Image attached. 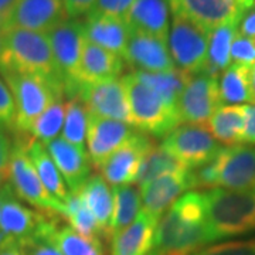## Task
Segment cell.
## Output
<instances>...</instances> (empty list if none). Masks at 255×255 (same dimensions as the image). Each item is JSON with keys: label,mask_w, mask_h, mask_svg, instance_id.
I'll return each instance as SVG.
<instances>
[{"label": "cell", "mask_w": 255, "mask_h": 255, "mask_svg": "<svg viewBox=\"0 0 255 255\" xmlns=\"http://www.w3.org/2000/svg\"><path fill=\"white\" fill-rule=\"evenodd\" d=\"M211 243L206 224L203 191H187L160 219L155 234V255H194Z\"/></svg>", "instance_id": "cell-1"}, {"label": "cell", "mask_w": 255, "mask_h": 255, "mask_svg": "<svg viewBox=\"0 0 255 255\" xmlns=\"http://www.w3.org/2000/svg\"><path fill=\"white\" fill-rule=\"evenodd\" d=\"M203 194L211 243L255 231V187L247 190L210 189Z\"/></svg>", "instance_id": "cell-2"}, {"label": "cell", "mask_w": 255, "mask_h": 255, "mask_svg": "<svg viewBox=\"0 0 255 255\" xmlns=\"http://www.w3.org/2000/svg\"><path fill=\"white\" fill-rule=\"evenodd\" d=\"M3 33L6 41V68L3 73L14 71L34 75L64 88L63 74L57 67L44 33L23 28H9Z\"/></svg>", "instance_id": "cell-3"}, {"label": "cell", "mask_w": 255, "mask_h": 255, "mask_svg": "<svg viewBox=\"0 0 255 255\" xmlns=\"http://www.w3.org/2000/svg\"><path fill=\"white\" fill-rule=\"evenodd\" d=\"M122 82L130 111V125L139 132L147 136L164 137L182 124L177 110L140 81L135 74H127Z\"/></svg>", "instance_id": "cell-4"}, {"label": "cell", "mask_w": 255, "mask_h": 255, "mask_svg": "<svg viewBox=\"0 0 255 255\" xmlns=\"http://www.w3.org/2000/svg\"><path fill=\"white\" fill-rule=\"evenodd\" d=\"M16 105L14 129L28 135L36 119L57 100H63L64 88L44 78L14 71L3 73Z\"/></svg>", "instance_id": "cell-5"}, {"label": "cell", "mask_w": 255, "mask_h": 255, "mask_svg": "<svg viewBox=\"0 0 255 255\" xmlns=\"http://www.w3.org/2000/svg\"><path fill=\"white\" fill-rule=\"evenodd\" d=\"M64 95L70 100H80L90 115L115 119L130 125V111L122 78H111L95 84L67 82Z\"/></svg>", "instance_id": "cell-6"}, {"label": "cell", "mask_w": 255, "mask_h": 255, "mask_svg": "<svg viewBox=\"0 0 255 255\" xmlns=\"http://www.w3.org/2000/svg\"><path fill=\"white\" fill-rule=\"evenodd\" d=\"M30 142L18 140L13 146L9 170H7V180L10 182V187L13 189L17 197L30 203L31 206L46 211L50 216L57 214L64 217V204L47 191L30 157L27 156V146Z\"/></svg>", "instance_id": "cell-7"}, {"label": "cell", "mask_w": 255, "mask_h": 255, "mask_svg": "<svg viewBox=\"0 0 255 255\" xmlns=\"http://www.w3.org/2000/svg\"><path fill=\"white\" fill-rule=\"evenodd\" d=\"M210 31L182 16H172L167 36V48L174 67L183 73L194 75L203 71Z\"/></svg>", "instance_id": "cell-8"}, {"label": "cell", "mask_w": 255, "mask_h": 255, "mask_svg": "<svg viewBox=\"0 0 255 255\" xmlns=\"http://www.w3.org/2000/svg\"><path fill=\"white\" fill-rule=\"evenodd\" d=\"M162 147L189 170L199 169L219 155L223 146L204 125L186 124L164 136Z\"/></svg>", "instance_id": "cell-9"}, {"label": "cell", "mask_w": 255, "mask_h": 255, "mask_svg": "<svg viewBox=\"0 0 255 255\" xmlns=\"http://www.w3.org/2000/svg\"><path fill=\"white\" fill-rule=\"evenodd\" d=\"M172 16H182L213 31L226 24H240L255 0H166Z\"/></svg>", "instance_id": "cell-10"}, {"label": "cell", "mask_w": 255, "mask_h": 255, "mask_svg": "<svg viewBox=\"0 0 255 255\" xmlns=\"http://www.w3.org/2000/svg\"><path fill=\"white\" fill-rule=\"evenodd\" d=\"M220 107L219 78L199 73L186 82L177 101V114L180 122L206 125Z\"/></svg>", "instance_id": "cell-11"}, {"label": "cell", "mask_w": 255, "mask_h": 255, "mask_svg": "<svg viewBox=\"0 0 255 255\" xmlns=\"http://www.w3.org/2000/svg\"><path fill=\"white\" fill-rule=\"evenodd\" d=\"M217 186L227 190L255 187V146H226L214 157Z\"/></svg>", "instance_id": "cell-12"}, {"label": "cell", "mask_w": 255, "mask_h": 255, "mask_svg": "<svg viewBox=\"0 0 255 255\" xmlns=\"http://www.w3.org/2000/svg\"><path fill=\"white\" fill-rule=\"evenodd\" d=\"M155 145L150 136L136 130L130 139L101 166V174L105 182L114 187L135 183L140 164L149 149Z\"/></svg>", "instance_id": "cell-13"}, {"label": "cell", "mask_w": 255, "mask_h": 255, "mask_svg": "<svg viewBox=\"0 0 255 255\" xmlns=\"http://www.w3.org/2000/svg\"><path fill=\"white\" fill-rule=\"evenodd\" d=\"M57 67L63 74L64 84L71 81L81 60L82 48L87 41L84 21L67 18L46 33Z\"/></svg>", "instance_id": "cell-14"}, {"label": "cell", "mask_w": 255, "mask_h": 255, "mask_svg": "<svg viewBox=\"0 0 255 255\" xmlns=\"http://www.w3.org/2000/svg\"><path fill=\"white\" fill-rule=\"evenodd\" d=\"M135 132V128L125 122L90 115L87 146L92 166L101 169L107 159L128 142Z\"/></svg>", "instance_id": "cell-15"}, {"label": "cell", "mask_w": 255, "mask_h": 255, "mask_svg": "<svg viewBox=\"0 0 255 255\" xmlns=\"http://www.w3.org/2000/svg\"><path fill=\"white\" fill-rule=\"evenodd\" d=\"M67 18L63 0H16L3 31L23 28L46 34Z\"/></svg>", "instance_id": "cell-16"}, {"label": "cell", "mask_w": 255, "mask_h": 255, "mask_svg": "<svg viewBox=\"0 0 255 255\" xmlns=\"http://www.w3.org/2000/svg\"><path fill=\"white\" fill-rule=\"evenodd\" d=\"M124 61L143 73H167L176 68L167 41L142 31H130Z\"/></svg>", "instance_id": "cell-17"}, {"label": "cell", "mask_w": 255, "mask_h": 255, "mask_svg": "<svg viewBox=\"0 0 255 255\" xmlns=\"http://www.w3.org/2000/svg\"><path fill=\"white\" fill-rule=\"evenodd\" d=\"M190 189H194V182L193 173L189 169L159 176L140 189L143 210L157 219H162L174 201Z\"/></svg>", "instance_id": "cell-18"}, {"label": "cell", "mask_w": 255, "mask_h": 255, "mask_svg": "<svg viewBox=\"0 0 255 255\" xmlns=\"http://www.w3.org/2000/svg\"><path fill=\"white\" fill-rule=\"evenodd\" d=\"M44 147L60 170L68 191L77 193L81 190L91 177L92 163L87 150L68 143L61 136L44 145Z\"/></svg>", "instance_id": "cell-19"}, {"label": "cell", "mask_w": 255, "mask_h": 255, "mask_svg": "<svg viewBox=\"0 0 255 255\" xmlns=\"http://www.w3.org/2000/svg\"><path fill=\"white\" fill-rule=\"evenodd\" d=\"M44 216L23 206L10 184L0 187V230L10 237L21 240L36 233Z\"/></svg>", "instance_id": "cell-20"}, {"label": "cell", "mask_w": 255, "mask_h": 255, "mask_svg": "<svg viewBox=\"0 0 255 255\" xmlns=\"http://www.w3.org/2000/svg\"><path fill=\"white\" fill-rule=\"evenodd\" d=\"M124 67L125 64L122 57L85 41L75 75L71 81L67 82L95 84L111 78H119V74L124 71Z\"/></svg>", "instance_id": "cell-21"}, {"label": "cell", "mask_w": 255, "mask_h": 255, "mask_svg": "<svg viewBox=\"0 0 255 255\" xmlns=\"http://www.w3.org/2000/svg\"><path fill=\"white\" fill-rule=\"evenodd\" d=\"M160 219L142 209L133 223L112 237L111 255H149Z\"/></svg>", "instance_id": "cell-22"}, {"label": "cell", "mask_w": 255, "mask_h": 255, "mask_svg": "<svg viewBox=\"0 0 255 255\" xmlns=\"http://www.w3.org/2000/svg\"><path fill=\"white\" fill-rule=\"evenodd\" d=\"M34 234L48 238L63 255H107L100 238L85 237L70 226H58L50 217H44Z\"/></svg>", "instance_id": "cell-23"}, {"label": "cell", "mask_w": 255, "mask_h": 255, "mask_svg": "<svg viewBox=\"0 0 255 255\" xmlns=\"http://www.w3.org/2000/svg\"><path fill=\"white\" fill-rule=\"evenodd\" d=\"M84 26L88 43L124 58L130 36V28L125 18L115 16H87Z\"/></svg>", "instance_id": "cell-24"}, {"label": "cell", "mask_w": 255, "mask_h": 255, "mask_svg": "<svg viewBox=\"0 0 255 255\" xmlns=\"http://www.w3.org/2000/svg\"><path fill=\"white\" fill-rule=\"evenodd\" d=\"M166 0H136L125 16L130 31H142L167 41L170 21Z\"/></svg>", "instance_id": "cell-25"}, {"label": "cell", "mask_w": 255, "mask_h": 255, "mask_svg": "<svg viewBox=\"0 0 255 255\" xmlns=\"http://www.w3.org/2000/svg\"><path fill=\"white\" fill-rule=\"evenodd\" d=\"M80 194L97 221L101 236L110 238L111 221L114 214V193L108 183L100 174H94L82 186Z\"/></svg>", "instance_id": "cell-26"}, {"label": "cell", "mask_w": 255, "mask_h": 255, "mask_svg": "<svg viewBox=\"0 0 255 255\" xmlns=\"http://www.w3.org/2000/svg\"><path fill=\"white\" fill-rule=\"evenodd\" d=\"M209 130L219 143L234 146L243 143L246 127V105L220 107L210 118Z\"/></svg>", "instance_id": "cell-27"}, {"label": "cell", "mask_w": 255, "mask_h": 255, "mask_svg": "<svg viewBox=\"0 0 255 255\" xmlns=\"http://www.w3.org/2000/svg\"><path fill=\"white\" fill-rule=\"evenodd\" d=\"M27 156L30 157L31 163L34 166L37 174H38L41 183L44 184L47 191L54 199L61 201L64 204V201L70 196V191H68V187L64 182L60 170L57 169L54 160L48 155L44 145H41L40 142L33 139L27 146Z\"/></svg>", "instance_id": "cell-28"}, {"label": "cell", "mask_w": 255, "mask_h": 255, "mask_svg": "<svg viewBox=\"0 0 255 255\" xmlns=\"http://www.w3.org/2000/svg\"><path fill=\"white\" fill-rule=\"evenodd\" d=\"M237 33L238 24H226L210 31L207 57H206V64L201 73L219 78L221 73L231 63L230 48Z\"/></svg>", "instance_id": "cell-29"}, {"label": "cell", "mask_w": 255, "mask_h": 255, "mask_svg": "<svg viewBox=\"0 0 255 255\" xmlns=\"http://www.w3.org/2000/svg\"><path fill=\"white\" fill-rule=\"evenodd\" d=\"M114 193V214L111 221L110 238L122 231L142 211V194L136 184H125L112 189Z\"/></svg>", "instance_id": "cell-30"}, {"label": "cell", "mask_w": 255, "mask_h": 255, "mask_svg": "<svg viewBox=\"0 0 255 255\" xmlns=\"http://www.w3.org/2000/svg\"><path fill=\"white\" fill-rule=\"evenodd\" d=\"M250 67L243 64H230L219 77L221 104L238 105L251 102L250 94Z\"/></svg>", "instance_id": "cell-31"}, {"label": "cell", "mask_w": 255, "mask_h": 255, "mask_svg": "<svg viewBox=\"0 0 255 255\" xmlns=\"http://www.w3.org/2000/svg\"><path fill=\"white\" fill-rule=\"evenodd\" d=\"M133 74L149 88H152L157 95H160L169 105L174 107L176 110H177V101L180 98L183 88L191 77L177 68L167 71V73L133 71Z\"/></svg>", "instance_id": "cell-32"}, {"label": "cell", "mask_w": 255, "mask_h": 255, "mask_svg": "<svg viewBox=\"0 0 255 255\" xmlns=\"http://www.w3.org/2000/svg\"><path fill=\"white\" fill-rule=\"evenodd\" d=\"M183 169L187 167H184L176 157H173L169 152H166L162 146L153 145L142 160L135 184L139 189H142L143 186L157 179L159 176L183 170Z\"/></svg>", "instance_id": "cell-33"}, {"label": "cell", "mask_w": 255, "mask_h": 255, "mask_svg": "<svg viewBox=\"0 0 255 255\" xmlns=\"http://www.w3.org/2000/svg\"><path fill=\"white\" fill-rule=\"evenodd\" d=\"M88 117L90 114L80 100L73 98L65 104V119L61 137L82 150H85Z\"/></svg>", "instance_id": "cell-34"}, {"label": "cell", "mask_w": 255, "mask_h": 255, "mask_svg": "<svg viewBox=\"0 0 255 255\" xmlns=\"http://www.w3.org/2000/svg\"><path fill=\"white\" fill-rule=\"evenodd\" d=\"M65 119V104L63 100H57L47 108L33 124L30 135L41 145H47L51 140L60 137L63 132Z\"/></svg>", "instance_id": "cell-35"}, {"label": "cell", "mask_w": 255, "mask_h": 255, "mask_svg": "<svg viewBox=\"0 0 255 255\" xmlns=\"http://www.w3.org/2000/svg\"><path fill=\"white\" fill-rule=\"evenodd\" d=\"M64 217L70 221V227L74 228L85 237H98L100 228L92 213L82 200L80 191L70 193L64 201Z\"/></svg>", "instance_id": "cell-36"}, {"label": "cell", "mask_w": 255, "mask_h": 255, "mask_svg": "<svg viewBox=\"0 0 255 255\" xmlns=\"http://www.w3.org/2000/svg\"><path fill=\"white\" fill-rule=\"evenodd\" d=\"M194 255H255V237L206 247Z\"/></svg>", "instance_id": "cell-37"}, {"label": "cell", "mask_w": 255, "mask_h": 255, "mask_svg": "<svg viewBox=\"0 0 255 255\" xmlns=\"http://www.w3.org/2000/svg\"><path fill=\"white\" fill-rule=\"evenodd\" d=\"M17 241L23 255H63L48 238L38 234H33Z\"/></svg>", "instance_id": "cell-38"}, {"label": "cell", "mask_w": 255, "mask_h": 255, "mask_svg": "<svg viewBox=\"0 0 255 255\" xmlns=\"http://www.w3.org/2000/svg\"><path fill=\"white\" fill-rule=\"evenodd\" d=\"M230 58L233 64L253 65L255 63V47L253 40L237 33L230 48Z\"/></svg>", "instance_id": "cell-39"}, {"label": "cell", "mask_w": 255, "mask_h": 255, "mask_svg": "<svg viewBox=\"0 0 255 255\" xmlns=\"http://www.w3.org/2000/svg\"><path fill=\"white\" fill-rule=\"evenodd\" d=\"M136 0H97L88 16H115L125 18Z\"/></svg>", "instance_id": "cell-40"}, {"label": "cell", "mask_w": 255, "mask_h": 255, "mask_svg": "<svg viewBox=\"0 0 255 255\" xmlns=\"http://www.w3.org/2000/svg\"><path fill=\"white\" fill-rule=\"evenodd\" d=\"M16 121V105L9 87L0 77V127L14 129Z\"/></svg>", "instance_id": "cell-41"}, {"label": "cell", "mask_w": 255, "mask_h": 255, "mask_svg": "<svg viewBox=\"0 0 255 255\" xmlns=\"http://www.w3.org/2000/svg\"><path fill=\"white\" fill-rule=\"evenodd\" d=\"M11 152H13L11 140L7 136L4 128L0 127V182L1 183L7 179V170H9Z\"/></svg>", "instance_id": "cell-42"}, {"label": "cell", "mask_w": 255, "mask_h": 255, "mask_svg": "<svg viewBox=\"0 0 255 255\" xmlns=\"http://www.w3.org/2000/svg\"><path fill=\"white\" fill-rule=\"evenodd\" d=\"M68 18H78L88 16L97 0H63Z\"/></svg>", "instance_id": "cell-43"}, {"label": "cell", "mask_w": 255, "mask_h": 255, "mask_svg": "<svg viewBox=\"0 0 255 255\" xmlns=\"http://www.w3.org/2000/svg\"><path fill=\"white\" fill-rule=\"evenodd\" d=\"M243 143L255 146V104L246 105V127Z\"/></svg>", "instance_id": "cell-44"}, {"label": "cell", "mask_w": 255, "mask_h": 255, "mask_svg": "<svg viewBox=\"0 0 255 255\" xmlns=\"http://www.w3.org/2000/svg\"><path fill=\"white\" fill-rule=\"evenodd\" d=\"M238 33L247 38L255 37V6L247 11L238 24Z\"/></svg>", "instance_id": "cell-45"}, {"label": "cell", "mask_w": 255, "mask_h": 255, "mask_svg": "<svg viewBox=\"0 0 255 255\" xmlns=\"http://www.w3.org/2000/svg\"><path fill=\"white\" fill-rule=\"evenodd\" d=\"M16 0H0V30L3 31Z\"/></svg>", "instance_id": "cell-46"}, {"label": "cell", "mask_w": 255, "mask_h": 255, "mask_svg": "<svg viewBox=\"0 0 255 255\" xmlns=\"http://www.w3.org/2000/svg\"><path fill=\"white\" fill-rule=\"evenodd\" d=\"M0 255H23L20 251L17 240H11L4 246L0 247Z\"/></svg>", "instance_id": "cell-47"}, {"label": "cell", "mask_w": 255, "mask_h": 255, "mask_svg": "<svg viewBox=\"0 0 255 255\" xmlns=\"http://www.w3.org/2000/svg\"><path fill=\"white\" fill-rule=\"evenodd\" d=\"M6 68V41H4V33L0 30V74Z\"/></svg>", "instance_id": "cell-48"}, {"label": "cell", "mask_w": 255, "mask_h": 255, "mask_svg": "<svg viewBox=\"0 0 255 255\" xmlns=\"http://www.w3.org/2000/svg\"><path fill=\"white\" fill-rule=\"evenodd\" d=\"M250 94L251 104H255V63L250 67Z\"/></svg>", "instance_id": "cell-49"}, {"label": "cell", "mask_w": 255, "mask_h": 255, "mask_svg": "<svg viewBox=\"0 0 255 255\" xmlns=\"http://www.w3.org/2000/svg\"><path fill=\"white\" fill-rule=\"evenodd\" d=\"M251 40H253V44H254V47H255V37L254 38H251Z\"/></svg>", "instance_id": "cell-50"}, {"label": "cell", "mask_w": 255, "mask_h": 255, "mask_svg": "<svg viewBox=\"0 0 255 255\" xmlns=\"http://www.w3.org/2000/svg\"><path fill=\"white\" fill-rule=\"evenodd\" d=\"M0 187H1V182H0Z\"/></svg>", "instance_id": "cell-51"}]
</instances>
